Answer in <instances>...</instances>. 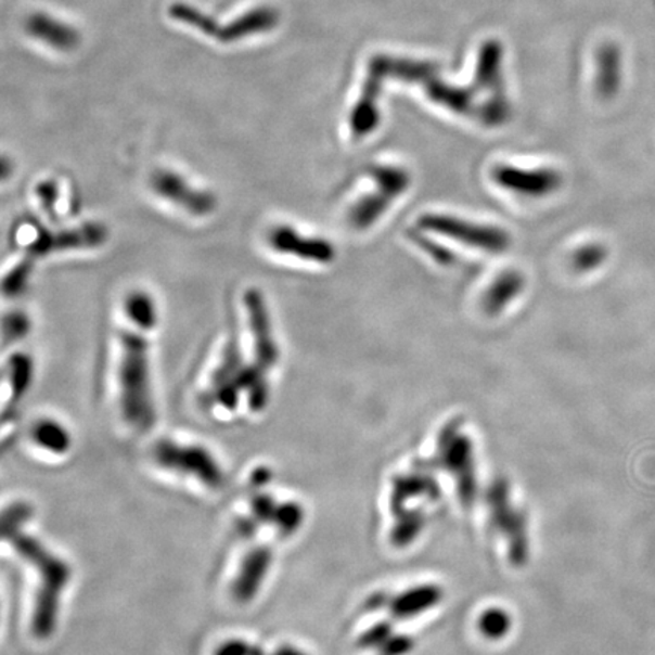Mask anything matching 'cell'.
Listing matches in <instances>:
<instances>
[{"instance_id":"1","label":"cell","mask_w":655,"mask_h":655,"mask_svg":"<svg viewBox=\"0 0 655 655\" xmlns=\"http://www.w3.org/2000/svg\"><path fill=\"white\" fill-rule=\"evenodd\" d=\"M120 335L119 368L121 416L132 428L147 432L155 422L150 373V328L131 323Z\"/></svg>"},{"instance_id":"2","label":"cell","mask_w":655,"mask_h":655,"mask_svg":"<svg viewBox=\"0 0 655 655\" xmlns=\"http://www.w3.org/2000/svg\"><path fill=\"white\" fill-rule=\"evenodd\" d=\"M7 539L11 540L17 554L29 565L36 567L40 575L41 582L37 592L36 605H34L30 630L37 639L51 638L56 627V618H59L61 593L70 580V567L34 537L15 531L13 535L7 536Z\"/></svg>"},{"instance_id":"3","label":"cell","mask_w":655,"mask_h":655,"mask_svg":"<svg viewBox=\"0 0 655 655\" xmlns=\"http://www.w3.org/2000/svg\"><path fill=\"white\" fill-rule=\"evenodd\" d=\"M154 459L164 470L192 475L211 489L223 485V472L205 448L162 440L155 445Z\"/></svg>"},{"instance_id":"4","label":"cell","mask_w":655,"mask_h":655,"mask_svg":"<svg viewBox=\"0 0 655 655\" xmlns=\"http://www.w3.org/2000/svg\"><path fill=\"white\" fill-rule=\"evenodd\" d=\"M108 230L104 223L87 222L63 230L40 228L36 239L26 247L23 257L36 262L48 255L66 253V251L97 249L105 245Z\"/></svg>"},{"instance_id":"5","label":"cell","mask_w":655,"mask_h":655,"mask_svg":"<svg viewBox=\"0 0 655 655\" xmlns=\"http://www.w3.org/2000/svg\"><path fill=\"white\" fill-rule=\"evenodd\" d=\"M151 187L163 200L178 205L189 215L204 217L211 215L217 208L215 194L208 190L197 189L178 175L167 169L155 170L151 177Z\"/></svg>"},{"instance_id":"6","label":"cell","mask_w":655,"mask_h":655,"mask_svg":"<svg viewBox=\"0 0 655 655\" xmlns=\"http://www.w3.org/2000/svg\"><path fill=\"white\" fill-rule=\"evenodd\" d=\"M245 307L254 338L255 358L253 363L261 371L269 373L280 358V348H278L275 335H273L268 304L258 288H247Z\"/></svg>"},{"instance_id":"7","label":"cell","mask_w":655,"mask_h":655,"mask_svg":"<svg viewBox=\"0 0 655 655\" xmlns=\"http://www.w3.org/2000/svg\"><path fill=\"white\" fill-rule=\"evenodd\" d=\"M269 246L278 254L293 255L303 260L331 262L334 260V247L330 242L322 239L307 237L300 235L295 228L280 224L269 232Z\"/></svg>"},{"instance_id":"8","label":"cell","mask_w":655,"mask_h":655,"mask_svg":"<svg viewBox=\"0 0 655 655\" xmlns=\"http://www.w3.org/2000/svg\"><path fill=\"white\" fill-rule=\"evenodd\" d=\"M245 364L237 337L231 335L224 346L220 363L211 376L213 401L220 403L223 409L234 410L239 406L240 394L234 388V381Z\"/></svg>"},{"instance_id":"9","label":"cell","mask_w":655,"mask_h":655,"mask_svg":"<svg viewBox=\"0 0 655 655\" xmlns=\"http://www.w3.org/2000/svg\"><path fill=\"white\" fill-rule=\"evenodd\" d=\"M273 551L269 547L255 548L247 552L245 560L234 582H232V598L240 604L249 603L257 596L266 575H268L270 565H272Z\"/></svg>"},{"instance_id":"10","label":"cell","mask_w":655,"mask_h":655,"mask_svg":"<svg viewBox=\"0 0 655 655\" xmlns=\"http://www.w3.org/2000/svg\"><path fill=\"white\" fill-rule=\"evenodd\" d=\"M26 29L30 36L52 46L56 51H74L81 40L78 30L46 14H34L33 17H29Z\"/></svg>"},{"instance_id":"11","label":"cell","mask_w":655,"mask_h":655,"mask_svg":"<svg viewBox=\"0 0 655 655\" xmlns=\"http://www.w3.org/2000/svg\"><path fill=\"white\" fill-rule=\"evenodd\" d=\"M278 23V13L272 8L261 7L257 10L249 11V13L242 15L237 21L230 23L227 28H220L219 37L217 40L223 41V43H232V41L242 40L253 34L266 33L275 28Z\"/></svg>"},{"instance_id":"12","label":"cell","mask_w":655,"mask_h":655,"mask_svg":"<svg viewBox=\"0 0 655 655\" xmlns=\"http://www.w3.org/2000/svg\"><path fill=\"white\" fill-rule=\"evenodd\" d=\"M428 227L437 228L441 232H448L452 237L466 240L472 245L487 247V249H501L505 246V237L493 230L472 227V224L455 222V220L444 219V217H434L428 220Z\"/></svg>"},{"instance_id":"13","label":"cell","mask_w":655,"mask_h":655,"mask_svg":"<svg viewBox=\"0 0 655 655\" xmlns=\"http://www.w3.org/2000/svg\"><path fill=\"white\" fill-rule=\"evenodd\" d=\"M30 437L36 441L38 447L44 448L46 451H51L53 454H66L70 449V434L59 422L52 419H41L33 426Z\"/></svg>"},{"instance_id":"14","label":"cell","mask_w":655,"mask_h":655,"mask_svg":"<svg viewBox=\"0 0 655 655\" xmlns=\"http://www.w3.org/2000/svg\"><path fill=\"white\" fill-rule=\"evenodd\" d=\"M8 369H10L11 401L10 407L5 409V418L28 391L34 375L33 358L28 354H14L8 361Z\"/></svg>"},{"instance_id":"15","label":"cell","mask_w":655,"mask_h":655,"mask_svg":"<svg viewBox=\"0 0 655 655\" xmlns=\"http://www.w3.org/2000/svg\"><path fill=\"white\" fill-rule=\"evenodd\" d=\"M125 311L129 322L144 328H155L158 322L157 307L151 295L144 292H132L125 300Z\"/></svg>"},{"instance_id":"16","label":"cell","mask_w":655,"mask_h":655,"mask_svg":"<svg viewBox=\"0 0 655 655\" xmlns=\"http://www.w3.org/2000/svg\"><path fill=\"white\" fill-rule=\"evenodd\" d=\"M501 184L510 189L522 190V192L542 193L548 192L557 184V178L550 174H517V171H501L499 174Z\"/></svg>"},{"instance_id":"17","label":"cell","mask_w":655,"mask_h":655,"mask_svg":"<svg viewBox=\"0 0 655 655\" xmlns=\"http://www.w3.org/2000/svg\"><path fill=\"white\" fill-rule=\"evenodd\" d=\"M170 15L179 22L189 23L190 26L200 29L207 36L219 37L220 28L215 18L202 13L197 8L187 5V3H175L170 8Z\"/></svg>"},{"instance_id":"18","label":"cell","mask_w":655,"mask_h":655,"mask_svg":"<svg viewBox=\"0 0 655 655\" xmlns=\"http://www.w3.org/2000/svg\"><path fill=\"white\" fill-rule=\"evenodd\" d=\"M34 266H36V262L23 257L22 260L7 273L2 284L3 295L8 296V298H15V296L22 295V293L25 292L26 285L29 283Z\"/></svg>"},{"instance_id":"19","label":"cell","mask_w":655,"mask_h":655,"mask_svg":"<svg viewBox=\"0 0 655 655\" xmlns=\"http://www.w3.org/2000/svg\"><path fill=\"white\" fill-rule=\"evenodd\" d=\"M303 519V509L295 502H285V504H278L275 519H273L272 525H275L278 531L283 532V535H292L300 527Z\"/></svg>"},{"instance_id":"20","label":"cell","mask_w":655,"mask_h":655,"mask_svg":"<svg viewBox=\"0 0 655 655\" xmlns=\"http://www.w3.org/2000/svg\"><path fill=\"white\" fill-rule=\"evenodd\" d=\"M36 194L40 201L41 208L49 217L52 223H59V215H56V202H59V184L53 179H43L36 187Z\"/></svg>"},{"instance_id":"21","label":"cell","mask_w":655,"mask_h":655,"mask_svg":"<svg viewBox=\"0 0 655 655\" xmlns=\"http://www.w3.org/2000/svg\"><path fill=\"white\" fill-rule=\"evenodd\" d=\"M29 330L28 316L21 313V311L7 314L3 319V342L8 345V343L22 341L23 337L28 335Z\"/></svg>"},{"instance_id":"22","label":"cell","mask_w":655,"mask_h":655,"mask_svg":"<svg viewBox=\"0 0 655 655\" xmlns=\"http://www.w3.org/2000/svg\"><path fill=\"white\" fill-rule=\"evenodd\" d=\"M33 514V509L28 504H14L3 513V536L13 535L15 531H21L23 522L29 519Z\"/></svg>"},{"instance_id":"23","label":"cell","mask_w":655,"mask_h":655,"mask_svg":"<svg viewBox=\"0 0 655 655\" xmlns=\"http://www.w3.org/2000/svg\"><path fill=\"white\" fill-rule=\"evenodd\" d=\"M277 509V502L269 495H257L253 499L254 519H257L260 524H273Z\"/></svg>"},{"instance_id":"24","label":"cell","mask_w":655,"mask_h":655,"mask_svg":"<svg viewBox=\"0 0 655 655\" xmlns=\"http://www.w3.org/2000/svg\"><path fill=\"white\" fill-rule=\"evenodd\" d=\"M215 655H266L260 646L245 641H228L216 650Z\"/></svg>"},{"instance_id":"25","label":"cell","mask_w":655,"mask_h":655,"mask_svg":"<svg viewBox=\"0 0 655 655\" xmlns=\"http://www.w3.org/2000/svg\"><path fill=\"white\" fill-rule=\"evenodd\" d=\"M272 655H307L304 653H300L299 650L293 648V646H281L280 650H277L275 653H273Z\"/></svg>"}]
</instances>
